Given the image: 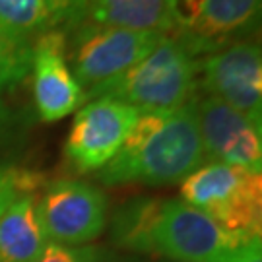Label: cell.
Listing matches in <instances>:
<instances>
[{
  "label": "cell",
  "mask_w": 262,
  "mask_h": 262,
  "mask_svg": "<svg viewBox=\"0 0 262 262\" xmlns=\"http://www.w3.org/2000/svg\"><path fill=\"white\" fill-rule=\"evenodd\" d=\"M115 241L130 251L171 262H233L260 237L227 231L202 210L183 200L128 202L113 220Z\"/></svg>",
  "instance_id": "obj_1"
},
{
  "label": "cell",
  "mask_w": 262,
  "mask_h": 262,
  "mask_svg": "<svg viewBox=\"0 0 262 262\" xmlns=\"http://www.w3.org/2000/svg\"><path fill=\"white\" fill-rule=\"evenodd\" d=\"M161 262H171V260H161Z\"/></svg>",
  "instance_id": "obj_20"
},
{
  "label": "cell",
  "mask_w": 262,
  "mask_h": 262,
  "mask_svg": "<svg viewBox=\"0 0 262 262\" xmlns=\"http://www.w3.org/2000/svg\"><path fill=\"white\" fill-rule=\"evenodd\" d=\"M85 2L88 0H43L51 29L72 31L85 21Z\"/></svg>",
  "instance_id": "obj_16"
},
{
  "label": "cell",
  "mask_w": 262,
  "mask_h": 262,
  "mask_svg": "<svg viewBox=\"0 0 262 262\" xmlns=\"http://www.w3.org/2000/svg\"><path fill=\"white\" fill-rule=\"evenodd\" d=\"M262 0H204L192 28L179 33L190 55L206 56L220 49L247 41L258 28Z\"/></svg>",
  "instance_id": "obj_11"
},
{
  "label": "cell",
  "mask_w": 262,
  "mask_h": 262,
  "mask_svg": "<svg viewBox=\"0 0 262 262\" xmlns=\"http://www.w3.org/2000/svg\"><path fill=\"white\" fill-rule=\"evenodd\" d=\"M31 68V45L12 41L0 33V124L8 119L6 95L16 90Z\"/></svg>",
  "instance_id": "obj_15"
},
{
  "label": "cell",
  "mask_w": 262,
  "mask_h": 262,
  "mask_svg": "<svg viewBox=\"0 0 262 262\" xmlns=\"http://www.w3.org/2000/svg\"><path fill=\"white\" fill-rule=\"evenodd\" d=\"M85 21L132 31L173 29L167 0H88Z\"/></svg>",
  "instance_id": "obj_13"
},
{
  "label": "cell",
  "mask_w": 262,
  "mask_h": 262,
  "mask_svg": "<svg viewBox=\"0 0 262 262\" xmlns=\"http://www.w3.org/2000/svg\"><path fill=\"white\" fill-rule=\"evenodd\" d=\"M233 262H262V247L260 239H256L245 249L243 253L239 254Z\"/></svg>",
  "instance_id": "obj_19"
},
{
  "label": "cell",
  "mask_w": 262,
  "mask_h": 262,
  "mask_svg": "<svg viewBox=\"0 0 262 262\" xmlns=\"http://www.w3.org/2000/svg\"><path fill=\"white\" fill-rule=\"evenodd\" d=\"M49 239L31 196H18L0 214V262H33Z\"/></svg>",
  "instance_id": "obj_12"
},
{
  "label": "cell",
  "mask_w": 262,
  "mask_h": 262,
  "mask_svg": "<svg viewBox=\"0 0 262 262\" xmlns=\"http://www.w3.org/2000/svg\"><path fill=\"white\" fill-rule=\"evenodd\" d=\"M68 33L47 29L31 45L33 101L43 122H56L76 111L85 101L68 66Z\"/></svg>",
  "instance_id": "obj_10"
},
{
  "label": "cell",
  "mask_w": 262,
  "mask_h": 262,
  "mask_svg": "<svg viewBox=\"0 0 262 262\" xmlns=\"http://www.w3.org/2000/svg\"><path fill=\"white\" fill-rule=\"evenodd\" d=\"M196 78V58L185 43L177 35H163L146 58L88 99L113 97L140 113L175 111L192 101Z\"/></svg>",
  "instance_id": "obj_3"
},
{
  "label": "cell",
  "mask_w": 262,
  "mask_h": 262,
  "mask_svg": "<svg viewBox=\"0 0 262 262\" xmlns=\"http://www.w3.org/2000/svg\"><path fill=\"white\" fill-rule=\"evenodd\" d=\"M140 111L113 97H95L76 113L64 156L78 173L103 169L128 138Z\"/></svg>",
  "instance_id": "obj_6"
},
{
  "label": "cell",
  "mask_w": 262,
  "mask_h": 262,
  "mask_svg": "<svg viewBox=\"0 0 262 262\" xmlns=\"http://www.w3.org/2000/svg\"><path fill=\"white\" fill-rule=\"evenodd\" d=\"M196 76L208 95L220 97L260 128L262 113V53L256 41L233 45L196 58Z\"/></svg>",
  "instance_id": "obj_8"
},
{
  "label": "cell",
  "mask_w": 262,
  "mask_h": 262,
  "mask_svg": "<svg viewBox=\"0 0 262 262\" xmlns=\"http://www.w3.org/2000/svg\"><path fill=\"white\" fill-rule=\"evenodd\" d=\"M35 206L43 231L53 245H85L105 229L107 198L90 183L70 179L53 181Z\"/></svg>",
  "instance_id": "obj_7"
},
{
  "label": "cell",
  "mask_w": 262,
  "mask_h": 262,
  "mask_svg": "<svg viewBox=\"0 0 262 262\" xmlns=\"http://www.w3.org/2000/svg\"><path fill=\"white\" fill-rule=\"evenodd\" d=\"M29 179L26 175H19L14 171H2L0 169V214L16 200L21 196V190L29 187Z\"/></svg>",
  "instance_id": "obj_18"
},
{
  "label": "cell",
  "mask_w": 262,
  "mask_h": 262,
  "mask_svg": "<svg viewBox=\"0 0 262 262\" xmlns=\"http://www.w3.org/2000/svg\"><path fill=\"white\" fill-rule=\"evenodd\" d=\"M206 161L194 99L163 113H140L119 154L97 171L105 185H173Z\"/></svg>",
  "instance_id": "obj_2"
},
{
  "label": "cell",
  "mask_w": 262,
  "mask_h": 262,
  "mask_svg": "<svg viewBox=\"0 0 262 262\" xmlns=\"http://www.w3.org/2000/svg\"><path fill=\"white\" fill-rule=\"evenodd\" d=\"M51 29L43 0H0V33L12 41L33 45Z\"/></svg>",
  "instance_id": "obj_14"
},
{
  "label": "cell",
  "mask_w": 262,
  "mask_h": 262,
  "mask_svg": "<svg viewBox=\"0 0 262 262\" xmlns=\"http://www.w3.org/2000/svg\"><path fill=\"white\" fill-rule=\"evenodd\" d=\"M200 140L210 161L262 173V138L247 117L214 95L194 99Z\"/></svg>",
  "instance_id": "obj_9"
},
{
  "label": "cell",
  "mask_w": 262,
  "mask_h": 262,
  "mask_svg": "<svg viewBox=\"0 0 262 262\" xmlns=\"http://www.w3.org/2000/svg\"><path fill=\"white\" fill-rule=\"evenodd\" d=\"M183 202L202 210L227 231L260 237L262 179L222 161H204L181 181Z\"/></svg>",
  "instance_id": "obj_4"
},
{
  "label": "cell",
  "mask_w": 262,
  "mask_h": 262,
  "mask_svg": "<svg viewBox=\"0 0 262 262\" xmlns=\"http://www.w3.org/2000/svg\"><path fill=\"white\" fill-rule=\"evenodd\" d=\"M109 254L94 247H60L49 243L33 262H109Z\"/></svg>",
  "instance_id": "obj_17"
},
{
  "label": "cell",
  "mask_w": 262,
  "mask_h": 262,
  "mask_svg": "<svg viewBox=\"0 0 262 262\" xmlns=\"http://www.w3.org/2000/svg\"><path fill=\"white\" fill-rule=\"evenodd\" d=\"M163 35L159 31H132L92 21H82L72 29L68 41L72 76L80 88L88 90L85 99L146 58Z\"/></svg>",
  "instance_id": "obj_5"
}]
</instances>
